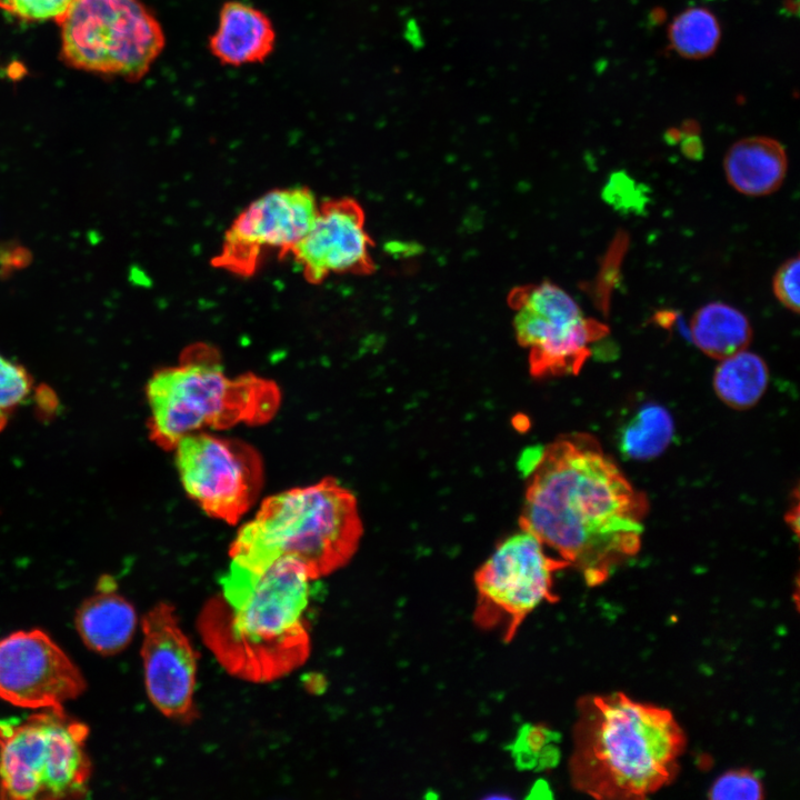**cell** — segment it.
Instances as JSON below:
<instances>
[{"mask_svg":"<svg viewBox=\"0 0 800 800\" xmlns=\"http://www.w3.org/2000/svg\"><path fill=\"white\" fill-rule=\"evenodd\" d=\"M526 454L521 530L578 569L589 587L603 583L639 552L647 497L588 433L560 436Z\"/></svg>","mask_w":800,"mask_h":800,"instance_id":"obj_1","label":"cell"},{"mask_svg":"<svg viewBox=\"0 0 800 800\" xmlns=\"http://www.w3.org/2000/svg\"><path fill=\"white\" fill-rule=\"evenodd\" d=\"M310 581L291 558L261 571L231 562L221 592L197 620L203 643L228 673L268 683L304 664L311 649L304 620Z\"/></svg>","mask_w":800,"mask_h":800,"instance_id":"obj_2","label":"cell"},{"mask_svg":"<svg viewBox=\"0 0 800 800\" xmlns=\"http://www.w3.org/2000/svg\"><path fill=\"white\" fill-rule=\"evenodd\" d=\"M684 746L668 709L622 692L586 696L578 702L570 779L596 799H643L673 780Z\"/></svg>","mask_w":800,"mask_h":800,"instance_id":"obj_3","label":"cell"},{"mask_svg":"<svg viewBox=\"0 0 800 800\" xmlns=\"http://www.w3.org/2000/svg\"><path fill=\"white\" fill-rule=\"evenodd\" d=\"M362 533L354 494L336 479L326 478L266 499L256 517L239 530L230 556L252 571L291 558L314 580L347 564Z\"/></svg>","mask_w":800,"mask_h":800,"instance_id":"obj_4","label":"cell"},{"mask_svg":"<svg viewBox=\"0 0 800 800\" xmlns=\"http://www.w3.org/2000/svg\"><path fill=\"white\" fill-rule=\"evenodd\" d=\"M146 393L151 440L166 450L201 429L263 424L281 400L271 380L253 373L228 377L220 353L207 343L187 347L177 366L154 372Z\"/></svg>","mask_w":800,"mask_h":800,"instance_id":"obj_5","label":"cell"},{"mask_svg":"<svg viewBox=\"0 0 800 800\" xmlns=\"http://www.w3.org/2000/svg\"><path fill=\"white\" fill-rule=\"evenodd\" d=\"M88 733L63 707L0 720V799L84 797L91 774Z\"/></svg>","mask_w":800,"mask_h":800,"instance_id":"obj_6","label":"cell"},{"mask_svg":"<svg viewBox=\"0 0 800 800\" xmlns=\"http://www.w3.org/2000/svg\"><path fill=\"white\" fill-rule=\"evenodd\" d=\"M72 68L136 81L166 46L161 23L141 0H74L58 23Z\"/></svg>","mask_w":800,"mask_h":800,"instance_id":"obj_7","label":"cell"},{"mask_svg":"<svg viewBox=\"0 0 800 800\" xmlns=\"http://www.w3.org/2000/svg\"><path fill=\"white\" fill-rule=\"evenodd\" d=\"M507 300L514 312L517 341L528 349L534 378L579 373L591 356V344L609 332L550 281L514 287Z\"/></svg>","mask_w":800,"mask_h":800,"instance_id":"obj_8","label":"cell"},{"mask_svg":"<svg viewBox=\"0 0 800 800\" xmlns=\"http://www.w3.org/2000/svg\"><path fill=\"white\" fill-rule=\"evenodd\" d=\"M549 556L544 544L528 531L501 541L474 573V621L484 629L502 631L512 640L524 619L542 602L557 600L553 576L568 567Z\"/></svg>","mask_w":800,"mask_h":800,"instance_id":"obj_9","label":"cell"},{"mask_svg":"<svg viewBox=\"0 0 800 800\" xmlns=\"http://www.w3.org/2000/svg\"><path fill=\"white\" fill-rule=\"evenodd\" d=\"M174 449L187 493L209 516L237 523L263 483L258 451L242 441L208 433L187 434Z\"/></svg>","mask_w":800,"mask_h":800,"instance_id":"obj_10","label":"cell"},{"mask_svg":"<svg viewBox=\"0 0 800 800\" xmlns=\"http://www.w3.org/2000/svg\"><path fill=\"white\" fill-rule=\"evenodd\" d=\"M318 208L316 196L306 187L266 192L231 222L212 266L239 277H251L267 258L290 256L310 228Z\"/></svg>","mask_w":800,"mask_h":800,"instance_id":"obj_11","label":"cell"},{"mask_svg":"<svg viewBox=\"0 0 800 800\" xmlns=\"http://www.w3.org/2000/svg\"><path fill=\"white\" fill-rule=\"evenodd\" d=\"M84 689L78 667L42 630L0 640V699L28 709L62 708Z\"/></svg>","mask_w":800,"mask_h":800,"instance_id":"obj_12","label":"cell"},{"mask_svg":"<svg viewBox=\"0 0 800 800\" xmlns=\"http://www.w3.org/2000/svg\"><path fill=\"white\" fill-rule=\"evenodd\" d=\"M141 657L148 697L167 718L190 723L198 653L180 628L173 606L160 602L142 619Z\"/></svg>","mask_w":800,"mask_h":800,"instance_id":"obj_13","label":"cell"},{"mask_svg":"<svg viewBox=\"0 0 800 800\" xmlns=\"http://www.w3.org/2000/svg\"><path fill=\"white\" fill-rule=\"evenodd\" d=\"M372 246L362 207L344 197L319 203L310 228L290 256L303 278L319 284L331 274H371L376 270Z\"/></svg>","mask_w":800,"mask_h":800,"instance_id":"obj_14","label":"cell"},{"mask_svg":"<svg viewBox=\"0 0 800 800\" xmlns=\"http://www.w3.org/2000/svg\"><path fill=\"white\" fill-rule=\"evenodd\" d=\"M276 38L273 23L263 11L230 0L220 9L209 49L222 64L242 67L264 61L274 50Z\"/></svg>","mask_w":800,"mask_h":800,"instance_id":"obj_15","label":"cell"},{"mask_svg":"<svg viewBox=\"0 0 800 800\" xmlns=\"http://www.w3.org/2000/svg\"><path fill=\"white\" fill-rule=\"evenodd\" d=\"M137 626L132 604L116 591L111 578L99 581L98 592L86 599L76 614V627L84 644L102 654L122 651Z\"/></svg>","mask_w":800,"mask_h":800,"instance_id":"obj_16","label":"cell"},{"mask_svg":"<svg viewBox=\"0 0 800 800\" xmlns=\"http://www.w3.org/2000/svg\"><path fill=\"white\" fill-rule=\"evenodd\" d=\"M723 171L729 184L741 194L763 197L783 183L788 156L784 147L771 137H746L726 152Z\"/></svg>","mask_w":800,"mask_h":800,"instance_id":"obj_17","label":"cell"},{"mask_svg":"<svg viewBox=\"0 0 800 800\" xmlns=\"http://www.w3.org/2000/svg\"><path fill=\"white\" fill-rule=\"evenodd\" d=\"M693 343L706 356L722 360L746 350L752 339L749 319L737 308L710 302L699 308L690 321Z\"/></svg>","mask_w":800,"mask_h":800,"instance_id":"obj_18","label":"cell"},{"mask_svg":"<svg viewBox=\"0 0 800 800\" xmlns=\"http://www.w3.org/2000/svg\"><path fill=\"white\" fill-rule=\"evenodd\" d=\"M712 384L718 398L732 409L744 410L753 407L763 396L769 370L764 360L750 351L742 350L720 360Z\"/></svg>","mask_w":800,"mask_h":800,"instance_id":"obj_19","label":"cell"},{"mask_svg":"<svg viewBox=\"0 0 800 800\" xmlns=\"http://www.w3.org/2000/svg\"><path fill=\"white\" fill-rule=\"evenodd\" d=\"M673 433L670 412L660 404L647 403L622 428L620 450L629 459L651 460L667 449Z\"/></svg>","mask_w":800,"mask_h":800,"instance_id":"obj_20","label":"cell"},{"mask_svg":"<svg viewBox=\"0 0 800 800\" xmlns=\"http://www.w3.org/2000/svg\"><path fill=\"white\" fill-rule=\"evenodd\" d=\"M668 39L680 57L701 60L717 51L721 27L712 11L704 7H691L673 18L668 28Z\"/></svg>","mask_w":800,"mask_h":800,"instance_id":"obj_21","label":"cell"},{"mask_svg":"<svg viewBox=\"0 0 800 800\" xmlns=\"http://www.w3.org/2000/svg\"><path fill=\"white\" fill-rule=\"evenodd\" d=\"M559 740V733L543 724L523 723L507 750L518 770L537 772L558 763Z\"/></svg>","mask_w":800,"mask_h":800,"instance_id":"obj_22","label":"cell"},{"mask_svg":"<svg viewBox=\"0 0 800 800\" xmlns=\"http://www.w3.org/2000/svg\"><path fill=\"white\" fill-rule=\"evenodd\" d=\"M33 382L27 370L0 353V431L28 399Z\"/></svg>","mask_w":800,"mask_h":800,"instance_id":"obj_23","label":"cell"},{"mask_svg":"<svg viewBox=\"0 0 800 800\" xmlns=\"http://www.w3.org/2000/svg\"><path fill=\"white\" fill-rule=\"evenodd\" d=\"M713 800H760L764 788L759 776L746 768L732 769L719 776L709 789Z\"/></svg>","mask_w":800,"mask_h":800,"instance_id":"obj_24","label":"cell"},{"mask_svg":"<svg viewBox=\"0 0 800 800\" xmlns=\"http://www.w3.org/2000/svg\"><path fill=\"white\" fill-rule=\"evenodd\" d=\"M74 0H0V9L24 21L63 19Z\"/></svg>","mask_w":800,"mask_h":800,"instance_id":"obj_25","label":"cell"},{"mask_svg":"<svg viewBox=\"0 0 800 800\" xmlns=\"http://www.w3.org/2000/svg\"><path fill=\"white\" fill-rule=\"evenodd\" d=\"M800 259L799 256L787 259L776 271L772 290L778 301L788 310L798 313L800 309Z\"/></svg>","mask_w":800,"mask_h":800,"instance_id":"obj_26","label":"cell"}]
</instances>
